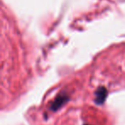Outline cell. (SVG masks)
I'll list each match as a JSON object with an SVG mask.
<instances>
[{"mask_svg": "<svg viewBox=\"0 0 125 125\" xmlns=\"http://www.w3.org/2000/svg\"><path fill=\"white\" fill-rule=\"evenodd\" d=\"M83 125H89V124H83Z\"/></svg>", "mask_w": 125, "mask_h": 125, "instance_id": "3957f363", "label": "cell"}, {"mask_svg": "<svg viewBox=\"0 0 125 125\" xmlns=\"http://www.w3.org/2000/svg\"><path fill=\"white\" fill-rule=\"evenodd\" d=\"M69 94L68 93L65 92V91H60L56 95V97L52 101V103L50 104L49 109H50V111H52L53 112H57V111L62 108L63 105H65L69 101Z\"/></svg>", "mask_w": 125, "mask_h": 125, "instance_id": "6da1fadb", "label": "cell"}, {"mask_svg": "<svg viewBox=\"0 0 125 125\" xmlns=\"http://www.w3.org/2000/svg\"><path fill=\"white\" fill-rule=\"evenodd\" d=\"M94 103L97 105H102L105 102L107 96H108V89L105 86H99L97 88L94 92Z\"/></svg>", "mask_w": 125, "mask_h": 125, "instance_id": "7a4b0ae2", "label": "cell"}]
</instances>
